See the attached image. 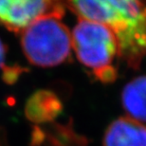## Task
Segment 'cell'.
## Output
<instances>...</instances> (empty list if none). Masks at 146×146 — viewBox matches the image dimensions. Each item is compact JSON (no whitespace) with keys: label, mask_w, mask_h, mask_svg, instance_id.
I'll use <instances>...</instances> for the list:
<instances>
[{"label":"cell","mask_w":146,"mask_h":146,"mask_svg":"<svg viewBox=\"0 0 146 146\" xmlns=\"http://www.w3.org/2000/svg\"><path fill=\"white\" fill-rule=\"evenodd\" d=\"M20 34L23 52L31 65L51 68L70 59L71 34L60 19L42 17Z\"/></svg>","instance_id":"obj_1"},{"label":"cell","mask_w":146,"mask_h":146,"mask_svg":"<svg viewBox=\"0 0 146 146\" xmlns=\"http://www.w3.org/2000/svg\"><path fill=\"white\" fill-rule=\"evenodd\" d=\"M71 39L78 60L94 70L110 66L119 55L115 33L103 24L79 19L72 31Z\"/></svg>","instance_id":"obj_2"},{"label":"cell","mask_w":146,"mask_h":146,"mask_svg":"<svg viewBox=\"0 0 146 146\" xmlns=\"http://www.w3.org/2000/svg\"><path fill=\"white\" fill-rule=\"evenodd\" d=\"M117 9L126 20L127 25L122 33L116 35L119 56L129 68L138 69L146 57V3H126Z\"/></svg>","instance_id":"obj_3"},{"label":"cell","mask_w":146,"mask_h":146,"mask_svg":"<svg viewBox=\"0 0 146 146\" xmlns=\"http://www.w3.org/2000/svg\"><path fill=\"white\" fill-rule=\"evenodd\" d=\"M65 4L50 0H0V25L9 31L21 33L37 19L46 16L62 19Z\"/></svg>","instance_id":"obj_4"},{"label":"cell","mask_w":146,"mask_h":146,"mask_svg":"<svg viewBox=\"0 0 146 146\" xmlns=\"http://www.w3.org/2000/svg\"><path fill=\"white\" fill-rule=\"evenodd\" d=\"M104 146H146V126L141 122L121 117L104 133Z\"/></svg>","instance_id":"obj_5"},{"label":"cell","mask_w":146,"mask_h":146,"mask_svg":"<svg viewBox=\"0 0 146 146\" xmlns=\"http://www.w3.org/2000/svg\"><path fill=\"white\" fill-rule=\"evenodd\" d=\"M62 111V102L49 90H38L33 93L25 106L26 118L36 124L51 123Z\"/></svg>","instance_id":"obj_6"},{"label":"cell","mask_w":146,"mask_h":146,"mask_svg":"<svg viewBox=\"0 0 146 146\" xmlns=\"http://www.w3.org/2000/svg\"><path fill=\"white\" fill-rule=\"evenodd\" d=\"M121 103L127 117L146 122V75L129 82L121 93Z\"/></svg>","instance_id":"obj_7"},{"label":"cell","mask_w":146,"mask_h":146,"mask_svg":"<svg viewBox=\"0 0 146 146\" xmlns=\"http://www.w3.org/2000/svg\"><path fill=\"white\" fill-rule=\"evenodd\" d=\"M43 129L46 134V146H87L88 144L86 137L74 131L71 119L66 124L51 122L46 124Z\"/></svg>","instance_id":"obj_8"},{"label":"cell","mask_w":146,"mask_h":146,"mask_svg":"<svg viewBox=\"0 0 146 146\" xmlns=\"http://www.w3.org/2000/svg\"><path fill=\"white\" fill-rule=\"evenodd\" d=\"M27 71H29L27 68L16 65V64L10 66L5 65L2 68V80L5 84L11 86V84H16L20 76Z\"/></svg>","instance_id":"obj_9"},{"label":"cell","mask_w":146,"mask_h":146,"mask_svg":"<svg viewBox=\"0 0 146 146\" xmlns=\"http://www.w3.org/2000/svg\"><path fill=\"white\" fill-rule=\"evenodd\" d=\"M95 78L103 84H112L118 78V71L113 66H106L94 70Z\"/></svg>","instance_id":"obj_10"},{"label":"cell","mask_w":146,"mask_h":146,"mask_svg":"<svg viewBox=\"0 0 146 146\" xmlns=\"http://www.w3.org/2000/svg\"><path fill=\"white\" fill-rule=\"evenodd\" d=\"M46 141V134L42 126H35L33 127L31 135V142L30 146H42L45 144Z\"/></svg>","instance_id":"obj_11"},{"label":"cell","mask_w":146,"mask_h":146,"mask_svg":"<svg viewBox=\"0 0 146 146\" xmlns=\"http://www.w3.org/2000/svg\"><path fill=\"white\" fill-rule=\"evenodd\" d=\"M7 50H8L7 46L0 39V68H3V66H5V59H6V54H7Z\"/></svg>","instance_id":"obj_12"},{"label":"cell","mask_w":146,"mask_h":146,"mask_svg":"<svg viewBox=\"0 0 146 146\" xmlns=\"http://www.w3.org/2000/svg\"><path fill=\"white\" fill-rule=\"evenodd\" d=\"M0 146H8L5 130H3L2 128H0Z\"/></svg>","instance_id":"obj_13"}]
</instances>
